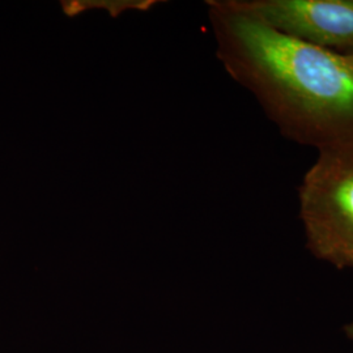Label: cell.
Listing matches in <instances>:
<instances>
[{"mask_svg": "<svg viewBox=\"0 0 353 353\" xmlns=\"http://www.w3.org/2000/svg\"><path fill=\"white\" fill-rule=\"evenodd\" d=\"M217 57L288 139L353 151V61L288 37L242 8L208 1Z\"/></svg>", "mask_w": 353, "mask_h": 353, "instance_id": "6da1fadb", "label": "cell"}, {"mask_svg": "<svg viewBox=\"0 0 353 353\" xmlns=\"http://www.w3.org/2000/svg\"><path fill=\"white\" fill-rule=\"evenodd\" d=\"M306 246L319 261L353 268V151H322L299 189Z\"/></svg>", "mask_w": 353, "mask_h": 353, "instance_id": "7a4b0ae2", "label": "cell"}, {"mask_svg": "<svg viewBox=\"0 0 353 353\" xmlns=\"http://www.w3.org/2000/svg\"><path fill=\"white\" fill-rule=\"evenodd\" d=\"M279 33L325 50L353 52V0H239Z\"/></svg>", "mask_w": 353, "mask_h": 353, "instance_id": "3957f363", "label": "cell"}, {"mask_svg": "<svg viewBox=\"0 0 353 353\" xmlns=\"http://www.w3.org/2000/svg\"><path fill=\"white\" fill-rule=\"evenodd\" d=\"M344 331H345V334H347V336L351 339V341L353 343V322L351 323H348L345 327H344Z\"/></svg>", "mask_w": 353, "mask_h": 353, "instance_id": "277c9868", "label": "cell"}, {"mask_svg": "<svg viewBox=\"0 0 353 353\" xmlns=\"http://www.w3.org/2000/svg\"><path fill=\"white\" fill-rule=\"evenodd\" d=\"M348 57H350V58H351V59L353 61V52L352 54H348Z\"/></svg>", "mask_w": 353, "mask_h": 353, "instance_id": "5b68a950", "label": "cell"}]
</instances>
